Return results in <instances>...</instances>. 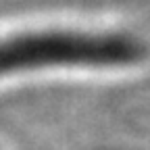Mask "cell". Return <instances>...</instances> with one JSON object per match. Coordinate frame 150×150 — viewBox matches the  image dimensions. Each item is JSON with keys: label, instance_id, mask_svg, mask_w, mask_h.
<instances>
[{"label": "cell", "instance_id": "obj_1", "mask_svg": "<svg viewBox=\"0 0 150 150\" xmlns=\"http://www.w3.org/2000/svg\"><path fill=\"white\" fill-rule=\"evenodd\" d=\"M150 63V42L112 19L67 17L0 35V77H102Z\"/></svg>", "mask_w": 150, "mask_h": 150}]
</instances>
